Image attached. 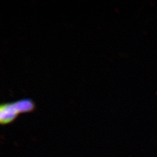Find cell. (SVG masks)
I'll return each instance as SVG.
<instances>
[{
  "mask_svg": "<svg viewBox=\"0 0 157 157\" xmlns=\"http://www.w3.org/2000/svg\"><path fill=\"white\" fill-rule=\"evenodd\" d=\"M35 107L34 103L29 99L2 104L0 106L1 124H9L15 120L18 114L32 111Z\"/></svg>",
  "mask_w": 157,
  "mask_h": 157,
  "instance_id": "6da1fadb",
  "label": "cell"
}]
</instances>
